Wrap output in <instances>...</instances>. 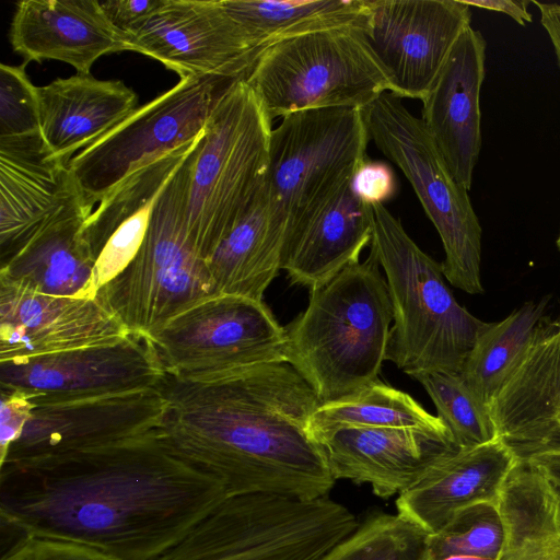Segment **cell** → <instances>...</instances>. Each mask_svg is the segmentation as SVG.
I'll return each mask as SVG.
<instances>
[{"mask_svg": "<svg viewBox=\"0 0 560 560\" xmlns=\"http://www.w3.org/2000/svg\"><path fill=\"white\" fill-rule=\"evenodd\" d=\"M159 427L0 465L2 528L83 544L117 560H150L172 548L230 497Z\"/></svg>", "mask_w": 560, "mask_h": 560, "instance_id": "obj_1", "label": "cell"}, {"mask_svg": "<svg viewBox=\"0 0 560 560\" xmlns=\"http://www.w3.org/2000/svg\"><path fill=\"white\" fill-rule=\"evenodd\" d=\"M159 429L185 458L219 478L229 497H328L336 479L310 430L320 405L288 362L259 364L207 381L165 372Z\"/></svg>", "mask_w": 560, "mask_h": 560, "instance_id": "obj_2", "label": "cell"}, {"mask_svg": "<svg viewBox=\"0 0 560 560\" xmlns=\"http://www.w3.org/2000/svg\"><path fill=\"white\" fill-rule=\"evenodd\" d=\"M371 248L324 284L310 290L306 310L284 327L287 362L320 404L353 395L380 381L393 306Z\"/></svg>", "mask_w": 560, "mask_h": 560, "instance_id": "obj_3", "label": "cell"}, {"mask_svg": "<svg viewBox=\"0 0 560 560\" xmlns=\"http://www.w3.org/2000/svg\"><path fill=\"white\" fill-rule=\"evenodd\" d=\"M370 244L383 268L393 306L386 360L411 377L459 373L487 324L445 284L442 264L427 255L384 205H373Z\"/></svg>", "mask_w": 560, "mask_h": 560, "instance_id": "obj_4", "label": "cell"}, {"mask_svg": "<svg viewBox=\"0 0 560 560\" xmlns=\"http://www.w3.org/2000/svg\"><path fill=\"white\" fill-rule=\"evenodd\" d=\"M201 140L159 196L135 257L95 294L129 331L150 336L217 295L207 261L187 231L191 171Z\"/></svg>", "mask_w": 560, "mask_h": 560, "instance_id": "obj_5", "label": "cell"}, {"mask_svg": "<svg viewBox=\"0 0 560 560\" xmlns=\"http://www.w3.org/2000/svg\"><path fill=\"white\" fill-rule=\"evenodd\" d=\"M271 124L245 80L231 84L209 117L187 206L188 235L206 261L264 184Z\"/></svg>", "mask_w": 560, "mask_h": 560, "instance_id": "obj_6", "label": "cell"}, {"mask_svg": "<svg viewBox=\"0 0 560 560\" xmlns=\"http://www.w3.org/2000/svg\"><path fill=\"white\" fill-rule=\"evenodd\" d=\"M358 526L328 497L228 498L183 540L150 560H318Z\"/></svg>", "mask_w": 560, "mask_h": 560, "instance_id": "obj_7", "label": "cell"}, {"mask_svg": "<svg viewBox=\"0 0 560 560\" xmlns=\"http://www.w3.org/2000/svg\"><path fill=\"white\" fill-rule=\"evenodd\" d=\"M271 120L322 108H365L392 93L364 28L308 33L265 48L245 79Z\"/></svg>", "mask_w": 560, "mask_h": 560, "instance_id": "obj_8", "label": "cell"}, {"mask_svg": "<svg viewBox=\"0 0 560 560\" xmlns=\"http://www.w3.org/2000/svg\"><path fill=\"white\" fill-rule=\"evenodd\" d=\"M364 115L370 140L404 173L440 235L444 277L468 294H482V229L469 190L453 176L421 118L400 97L384 93Z\"/></svg>", "mask_w": 560, "mask_h": 560, "instance_id": "obj_9", "label": "cell"}, {"mask_svg": "<svg viewBox=\"0 0 560 560\" xmlns=\"http://www.w3.org/2000/svg\"><path fill=\"white\" fill-rule=\"evenodd\" d=\"M233 82L217 77L179 79L75 154L69 170L86 201L94 207L135 172L198 138Z\"/></svg>", "mask_w": 560, "mask_h": 560, "instance_id": "obj_10", "label": "cell"}, {"mask_svg": "<svg viewBox=\"0 0 560 560\" xmlns=\"http://www.w3.org/2000/svg\"><path fill=\"white\" fill-rule=\"evenodd\" d=\"M165 372L207 381L259 364L287 362V334L262 301L218 294L150 336Z\"/></svg>", "mask_w": 560, "mask_h": 560, "instance_id": "obj_11", "label": "cell"}, {"mask_svg": "<svg viewBox=\"0 0 560 560\" xmlns=\"http://www.w3.org/2000/svg\"><path fill=\"white\" fill-rule=\"evenodd\" d=\"M364 108L289 114L272 129L264 186L289 217L368 159Z\"/></svg>", "mask_w": 560, "mask_h": 560, "instance_id": "obj_12", "label": "cell"}, {"mask_svg": "<svg viewBox=\"0 0 560 560\" xmlns=\"http://www.w3.org/2000/svg\"><path fill=\"white\" fill-rule=\"evenodd\" d=\"M164 375L150 337L130 331L107 345L0 362V390L36 406L156 387Z\"/></svg>", "mask_w": 560, "mask_h": 560, "instance_id": "obj_13", "label": "cell"}, {"mask_svg": "<svg viewBox=\"0 0 560 560\" xmlns=\"http://www.w3.org/2000/svg\"><path fill=\"white\" fill-rule=\"evenodd\" d=\"M128 50L151 57L180 79L245 80L265 49L229 13L223 0H163L126 38Z\"/></svg>", "mask_w": 560, "mask_h": 560, "instance_id": "obj_14", "label": "cell"}, {"mask_svg": "<svg viewBox=\"0 0 560 560\" xmlns=\"http://www.w3.org/2000/svg\"><path fill=\"white\" fill-rule=\"evenodd\" d=\"M364 33L398 97L422 101L471 25L463 0H368Z\"/></svg>", "mask_w": 560, "mask_h": 560, "instance_id": "obj_15", "label": "cell"}, {"mask_svg": "<svg viewBox=\"0 0 560 560\" xmlns=\"http://www.w3.org/2000/svg\"><path fill=\"white\" fill-rule=\"evenodd\" d=\"M167 402L150 387L104 397L33 406L0 465L107 444L159 427Z\"/></svg>", "mask_w": 560, "mask_h": 560, "instance_id": "obj_16", "label": "cell"}, {"mask_svg": "<svg viewBox=\"0 0 560 560\" xmlns=\"http://www.w3.org/2000/svg\"><path fill=\"white\" fill-rule=\"evenodd\" d=\"M313 436L336 481L368 485L383 499L400 494L459 450L447 428L342 427Z\"/></svg>", "mask_w": 560, "mask_h": 560, "instance_id": "obj_17", "label": "cell"}, {"mask_svg": "<svg viewBox=\"0 0 560 560\" xmlns=\"http://www.w3.org/2000/svg\"><path fill=\"white\" fill-rule=\"evenodd\" d=\"M130 331L95 296H56L0 280V362L107 345Z\"/></svg>", "mask_w": 560, "mask_h": 560, "instance_id": "obj_18", "label": "cell"}, {"mask_svg": "<svg viewBox=\"0 0 560 560\" xmlns=\"http://www.w3.org/2000/svg\"><path fill=\"white\" fill-rule=\"evenodd\" d=\"M354 172L336 180L291 215L281 269L292 283L315 289L359 262L361 252L371 244L372 206L354 194Z\"/></svg>", "mask_w": 560, "mask_h": 560, "instance_id": "obj_19", "label": "cell"}, {"mask_svg": "<svg viewBox=\"0 0 560 560\" xmlns=\"http://www.w3.org/2000/svg\"><path fill=\"white\" fill-rule=\"evenodd\" d=\"M487 42L471 25L464 30L422 102L421 120L451 173L471 188L481 149L480 93Z\"/></svg>", "mask_w": 560, "mask_h": 560, "instance_id": "obj_20", "label": "cell"}, {"mask_svg": "<svg viewBox=\"0 0 560 560\" xmlns=\"http://www.w3.org/2000/svg\"><path fill=\"white\" fill-rule=\"evenodd\" d=\"M78 189L42 135L0 139V265L18 254Z\"/></svg>", "mask_w": 560, "mask_h": 560, "instance_id": "obj_21", "label": "cell"}, {"mask_svg": "<svg viewBox=\"0 0 560 560\" xmlns=\"http://www.w3.org/2000/svg\"><path fill=\"white\" fill-rule=\"evenodd\" d=\"M520 460L502 439L459 448L398 494L396 513L428 534H436L462 509L478 502H495Z\"/></svg>", "mask_w": 560, "mask_h": 560, "instance_id": "obj_22", "label": "cell"}, {"mask_svg": "<svg viewBox=\"0 0 560 560\" xmlns=\"http://www.w3.org/2000/svg\"><path fill=\"white\" fill-rule=\"evenodd\" d=\"M203 132L189 144L128 176L89 215L83 237L95 262L96 292L135 257L159 196L200 142Z\"/></svg>", "mask_w": 560, "mask_h": 560, "instance_id": "obj_23", "label": "cell"}, {"mask_svg": "<svg viewBox=\"0 0 560 560\" xmlns=\"http://www.w3.org/2000/svg\"><path fill=\"white\" fill-rule=\"evenodd\" d=\"M9 37L24 61L58 60L82 74H90L102 56L128 50L94 0H23Z\"/></svg>", "mask_w": 560, "mask_h": 560, "instance_id": "obj_24", "label": "cell"}, {"mask_svg": "<svg viewBox=\"0 0 560 560\" xmlns=\"http://www.w3.org/2000/svg\"><path fill=\"white\" fill-rule=\"evenodd\" d=\"M93 206L79 188L10 260L0 280L56 296L94 298L95 262L83 237Z\"/></svg>", "mask_w": 560, "mask_h": 560, "instance_id": "obj_25", "label": "cell"}, {"mask_svg": "<svg viewBox=\"0 0 560 560\" xmlns=\"http://www.w3.org/2000/svg\"><path fill=\"white\" fill-rule=\"evenodd\" d=\"M42 137L69 165L80 152L105 136L138 108V96L120 80L75 73L38 86Z\"/></svg>", "mask_w": 560, "mask_h": 560, "instance_id": "obj_26", "label": "cell"}, {"mask_svg": "<svg viewBox=\"0 0 560 560\" xmlns=\"http://www.w3.org/2000/svg\"><path fill=\"white\" fill-rule=\"evenodd\" d=\"M289 217L264 184L207 260L215 294L262 301L281 269Z\"/></svg>", "mask_w": 560, "mask_h": 560, "instance_id": "obj_27", "label": "cell"}, {"mask_svg": "<svg viewBox=\"0 0 560 560\" xmlns=\"http://www.w3.org/2000/svg\"><path fill=\"white\" fill-rule=\"evenodd\" d=\"M504 542L497 560H560V490L520 460L497 500Z\"/></svg>", "mask_w": 560, "mask_h": 560, "instance_id": "obj_28", "label": "cell"}, {"mask_svg": "<svg viewBox=\"0 0 560 560\" xmlns=\"http://www.w3.org/2000/svg\"><path fill=\"white\" fill-rule=\"evenodd\" d=\"M248 36L271 44L318 31L365 27L368 0H223Z\"/></svg>", "mask_w": 560, "mask_h": 560, "instance_id": "obj_29", "label": "cell"}, {"mask_svg": "<svg viewBox=\"0 0 560 560\" xmlns=\"http://www.w3.org/2000/svg\"><path fill=\"white\" fill-rule=\"evenodd\" d=\"M552 295L528 301L504 319L487 323L479 331L459 374L486 405L503 384L527 349L535 330L546 317Z\"/></svg>", "mask_w": 560, "mask_h": 560, "instance_id": "obj_30", "label": "cell"}, {"mask_svg": "<svg viewBox=\"0 0 560 560\" xmlns=\"http://www.w3.org/2000/svg\"><path fill=\"white\" fill-rule=\"evenodd\" d=\"M342 427L447 428L409 394L381 381L342 399L320 404L311 417L312 434Z\"/></svg>", "mask_w": 560, "mask_h": 560, "instance_id": "obj_31", "label": "cell"}, {"mask_svg": "<svg viewBox=\"0 0 560 560\" xmlns=\"http://www.w3.org/2000/svg\"><path fill=\"white\" fill-rule=\"evenodd\" d=\"M429 535L397 513L374 511L318 560H433Z\"/></svg>", "mask_w": 560, "mask_h": 560, "instance_id": "obj_32", "label": "cell"}, {"mask_svg": "<svg viewBox=\"0 0 560 560\" xmlns=\"http://www.w3.org/2000/svg\"><path fill=\"white\" fill-rule=\"evenodd\" d=\"M413 378L431 397L438 417L448 428L459 448L501 439L488 405L469 389L459 373L435 371Z\"/></svg>", "mask_w": 560, "mask_h": 560, "instance_id": "obj_33", "label": "cell"}, {"mask_svg": "<svg viewBox=\"0 0 560 560\" xmlns=\"http://www.w3.org/2000/svg\"><path fill=\"white\" fill-rule=\"evenodd\" d=\"M504 542V527L498 503L478 502L458 511L440 532L429 535L433 560L450 555L498 559Z\"/></svg>", "mask_w": 560, "mask_h": 560, "instance_id": "obj_34", "label": "cell"}, {"mask_svg": "<svg viewBox=\"0 0 560 560\" xmlns=\"http://www.w3.org/2000/svg\"><path fill=\"white\" fill-rule=\"evenodd\" d=\"M27 63L0 66V139L42 135L38 86L26 74Z\"/></svg>", "mask_w": 560, "mask_h": 560, "instance_id": "obj_35", "label": "cell"}, {"mask_svg": "<svg viewBox=\"0 0 560 560\" xmlns=\"http://www.w3.org/2000/svg\"><path fill=\"white\" fill-rule=\"evenodd\" d=\"M0 560H117L93 547L57 538L23 535L2 552Z\"/></svg>", "mask_w": 560, "mask_h": 560, "instance_id": "obj_36", "label": "cell"}, {"mask_svg": "<svg viewBox=\"0 0 560 560\" xmlns=\"http://www.w3.org/2000/svg\"><path fill=\"white\" fill-rule=\"evenodd\" d=\"M351 186L366 205H384L397 194L398 182L394 170L383 161H363L355 170Z\"/></svg>", "mask_w": 560, "mask_h": 560, "instance_id": "obj_37", "label": "cell"}, {"mask_svg": "<svg viewBox=\"0 0 560 560\" xmlns=\"http://www.w3.org/2000/svg\"><path fill=\"white\" fill-rule=\"evenodd\" d=\"M163 0L100 1L102 12L112 27L125 40L150 19Z\"/></svg>", "mask_w": 560, "mask_h": 560, "instance_id": "obj_38", "label": "cell"}, {"mask_svg": "<svg viewBox=\"0 0 560 560\" xmlns=\"http://www.w3.org/2000/svg\"><path fill=\"white\" fill-rule=\"evenodd\" d=\"M1 393L0 416V456L21 435L33 405L21 394L15 392Z\"/></svg>", "mask_w": 560, "mask_h": 560, "instance_id": "obj_39", "label": "cell"}, {"mask_svg": "<svg viewBox=\"0 0 560 560\" xmlns=\"http://www.w3.org/2000/svg\"><path fill=\"white\" fill-rule=\"evenodd\" d=\"M470 8H477L488 11L503 13L510 16L521 26H525L533 21V15L528 11L527 0H463Z\"/></svg>", "mask_w": 560, "mask_h": 560, "instance_id": "obj_40", "label": "cell"}, {"mask_svg": "<svg viewBox=\"0 0 560 560\" xmlns=\"http://www.w3.org/2000/svg\"><path fill=\"white\" fill-rule=\"evenodd\" d=\"M530 2L538 9L540 24L546 31L551 43L557 65L560 70V3H546L538 1Z\"/></svg>", "mask_w": 560, "mask_h": 560, "instance_id": "obj_41", "label": "cell"}, {"mask_svg": "<svg viewBox=\"0 0 560 560\" xmlns=\"http://www.w3.org/2000/svg\"><path fill=\"white\" fill-rule=\"evenodd\" d=\"M524 460L544 474L560 490V452L538 453Z\"/></svg>", "mask_w": 560, "mask_h": 560, "instance_id": "obj_42", "label": "cell"}, {"mask_svg": "<svg viewBox=\"0 0 560 560\" xmlns=\"http://www.w3.org/2000/svg\"><path fill=\"white\" fill-rule=\"evenodd\" d=\"M560 452V427L547 434L536 446H534L529 456L538 453Z\"/></svg>", "mask_w": 560, "mask_h": 560, "instance_id": "obj_43", "label": "cell"}, {"mask_svg": "<svg viewBox=\"0 0 560 560\" xmlns=\"http://www.w3.org/2000/svg\"><path fill=\"white\" fill-rule=\"evenodd\" d=\"M436 560H495L492 558L469 556V555H450Z\"/></svg>", "mask_w": 560, "mask_h": 560, "instance_id": "obj_44", "label": "cell"}, {"mask_svg": "<svg viewBox=\"0 0 560 560\" xmlns=\"http://www.w3.org/2000/svg\"><path fill=\"white\" fill-rule=\"evenodd\" d=\"M556 245H557L558 250L560 252V233L557 237Z\"/></svg>", "mask_w": 560, "mask_h": 560, "instance_id": "obj_45", "label": "cell"}]
</instances>
